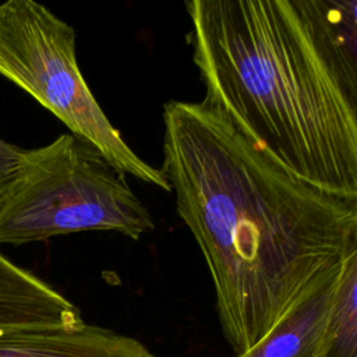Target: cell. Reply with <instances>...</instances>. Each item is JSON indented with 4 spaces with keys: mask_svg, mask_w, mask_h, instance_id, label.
<instances>
[{
    "mask_svg": "<svg viewBox=\"0 0 357 357\" xmlns=\"http://www.w3.org/2000/svg\"><path fill=\"white\" fill-rule=\"evenodd\" d=\"M160 170L237 354L357 252V201L300 181L204 102L163 106Z\"/></svg>",
    "mask_w": 357,
    "mask_h": 357,
    "instance_id": "cell-1",
    "label": "cell"
},
{
    "mask_svg": "<svg viewBox=\"0 0 357 357\" xmlns=\"http://www.w3.org/2000/svg\"><path fill=\"white\" fill-rule=\"evenodd\" d=\"M204 103L321 192L357 201L356 0H191Z\"/></svg>",
    "mask_w": 357,
    "mask_h": 357,
    "instance_id": "cell-2",
    "label": "cell"
},
{
    "mask_svg": "<svg viewBox=\"0 0 357 357\" xmlns=\"http://www.w3.org/2000/svg\"><path fill=\"white\" fill-rule=\"evenodd\" d=\"M155 222L120 173L73 134L22 149L0 202V244L22 245L78 231H117L139 240Z\"/></svg>",
    "mask_w": 357,
    "mask_h": 357,
    "instance_id": "cell-3",
    "label": "cell"
},
{
    "mask_svg": "<svg viewBox=\"0 0 357 357\" xmlns=\"http://www.w3.org/2000/svg\"><path fill=\"white\" fill-rule=\"evenodd\" d=\"M0 74L93 146L120 173L172 191L159 167L139 158L106 117L77 61V32L33 0L0 3Z\"/></svg>",
    "mask_w": 357,
    "mask_h": 357,
    "instance_id": "cell-4",
    "label": "cell"
},
{
    "mask_svg": "<svg viewBox=\"0 0 357 357\" xmlns=\"http://www.w3.org/2000/svg\"><path fill=\"white\" fill-rule=\"evenodd\" d=\"M82 322L68 298L0 251V336L74 328Z\"/></svg>",
    "mask_w": 357,
    "mask_h": 357,
    "instance_id": "cell-5",
    "label": "cell"
},
{
    "mask_svg": "<svg viewBox=\"0 0 357 357\" xmlns=\"http://www.w3.org/2000/svg\"><path fill=\"white\" fill-rule=\"evenodd\" d=\"M0 357H156L139 340L82 322L0 336Z\"/></svg>",
    "mask_w": 357,
    "mask_h": 357,
    "instance_id": "cell-6",
    "label": "cell"
},
{
    "mask_svg": "<svg viewBox=\"0 0 357 357\" xmlns=\"http://www.w3.org/2000/svg\"><path fill=\"white\" fill-rule=\"evenodd\" d=\"M342 266L311 287L271 332L237 357H324L326 324Z\"/></svg>",
    "mask_w": 357,
    "mask_h": 357,
    "instance_id": "cell-7",
    "label": "cell"
},
{
    "mask_svg": "<svg viewBox=\"0 0 357 357\" xmlns=\"http://www.w3.org/2000/svg\"><path fill=\"white\" fill-rule=\"evenodd\" d=\"M324 357H357V252L344 261L337 279Z\"/></svg>",
    "mask_w": 357,
    "mask_h": 357,
    "instance_id": "cell-8",
    "label": "cell"
},
{
    "mask_svg": "<svg viewBox=\"0 0 357 357\" xmlns=\"http://www.w3.org/2000/svg\"><path fill=\"white\" fill-rule=\"evenodd\" d=\"M22 148L0 138V202L4 198L18 166Z\"/></svg>",
    "mask_w": 357,
    "mask_h": 357,
    "instance_id": "cell-9",
    "label": "cell"
}]
</instances>
